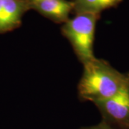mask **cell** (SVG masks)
I'll return each instance as SVG.
<instances>
[{
  "instance_id": "obj_1",
  "label": "cell",
  "mask_w": 129,
  "mask_h": 129,
  "mask_svg": "<svg viewBox=\"0 0 129 129\" xmlns=\"http://www.w3.org/2000/svg\"><path fill=\"white\" fill-rule=\"evenodd\" d=\"M129 84V73H122L109 62L95 58L83 64L78 85L79 98L93 103L115 96Z\"/></svg>"
},
{
  "instance_id": "obj_2",
  "label": "cell",
  "mask_w": 129,
  "mask_h": 129,
  "mask_svg": "<svg viewBox=\"0 0 129 129\" xmlns=\"http://www.w3.org/2000/svg\"><path fill=\"white\" fill-rule=\"evenodd\" d=\"M100 17V14H75L61 27L62 35L68 40L77 58L83 65L95 58L93 47L97 22Z\"/></svg>"
},
{
  "instance_id": "obj_3",
  "label": "cell",
  "mask_w": 129,
  "mask_h": 129,
  "mask_svg": "<svg viewBox=\"0 0 129 129\" xmlns=\"http://www.w3.org/2000/svg\"><path fill=\"white\" fill-rule=\"evenodd\" d=\"M94 104L103 121L115 129H129V84L115 96Z\"/></svg>"
},
{
  "instance_id": "obj_4",
  "label": "cell",
  "mask_w": 129,
  "mask_h": 129,
  "mask_svg": "<svg viewBox=\"0 0 129 129\" xmlns=\"http://www.w3.org/2000/svg\"><path fill=\"white\" fill-rule=\"evenodd\" d=\"M30 9L28 0H0V34L18 28L24 14Z\"/></svg>"
},
{
  "instance_id": "obj_5",
  "label": "cell",
  "mask_w": 129,
  "mask_h": 129,
  "mask_svg": "<svg viewBox=\"0 0 129 129\" xmlns=\"http://www.w3.org/2000/svg\"><path fill=\"white\" fill-rule=\"evenodd\" d=\"M30 3L32 9L57 24H64L73 12V3L69 0H38Z\"/></svg>"
},
{
  "instance_id": "obj_6",
  "label": "cell",
  "mask_w": 129,
  "mask_h": 129,
  "mask_svg": "<svg viewBox=\"0 0 129 129\" xmlns=\"http://www.w3.org/2000/svg\"><path fill=\"white\" fill-rule=\"evenodd\" d=\"M73 3V12L100 14L106 9L116 7L123 0H71Z\"/></svg>"
},
{
  "instance_id": "obj_7",
  "label": "cell",
  "mask_w": 129,
  "mask_h": 129,
  "mask_svg": "<svg viewBox=\"0 0 129 129\" xmlns=\"http://www.w3.org/2000/svg\"><path fill=\"white\" fill-rule=\"evenodd\" d=\"M80 129H115L113 127H111L110 125L106 123V122L101 120V122H100L98 124L95 125H92V126H90V127H85V128H82Z\"/></svg>"
},
{
  "instance_id": "obj_8",
  "label": "cell",
  "mask_w": 129,
  "mask_h": 129,
  "mask_svg": "<svg viewBox=\"0 0 129 129\" xmlns=\"http://www.w3.org/2000/svg\"><path fill=\"white\" fill-rule=\"evenodd\" d=\"M29 2H36V1H38V0H28Z\"/></svg>"
}]
</instances>
